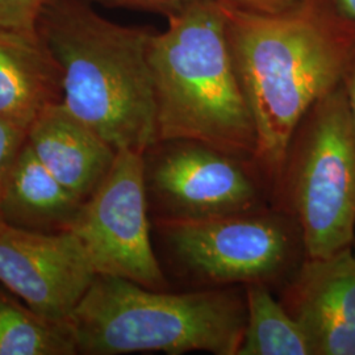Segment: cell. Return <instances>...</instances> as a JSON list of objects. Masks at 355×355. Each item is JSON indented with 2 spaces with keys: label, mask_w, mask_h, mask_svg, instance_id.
I'll use <instances>...</instances> for the list:
<instances>
[{
  "label": "cell",
  "mask_w": 355,
  "mask_h": 355,
  "mask_svg": "<svg viewBox=\"0 0 355 355\" xmlns=\"http://www.w3.org/2000/svg\"><path fill=\"white\" fill-rule=\"evenodd\" d=\"M221 7L257 130L255 162L275 187L295 129L343 82L355 51V20L338 0H297L278 12Z\"/></svg>",
  "instance_id": "obj_1"
},
{
  "label": "cell",
  "mask_w": 355,
  "mask_h": 355,
  "mask_svg": "<svg viewBox=\"0 0 355 355\" xmlns=\"http://www.w3.org/2000/svg\"><path fill=\"white\" fill-rule=\"evenodd\" d=\"M37 32L62 70L64 108L114 150L158 141L149 48L155 31L127 26L85 0H46Z\"/></svg>",
  "instance_id": "obj_2"
},
{
  "label": "cell",
  "mask_w": 355,
  "mask_h": 355,
  "mask_svg": "<svg viewBox=\"0 0 355 355\" xmlns=\"http://www.w3.org/2000/svg\"><path fill=\"white\" fill-rule=\"evenodd\" d=\"M167 20L149 48L158 141H200L255 161L257 130L221 4L190 0Z\"/></svg>",
  "instance_id": "obj_3"
},
{
  "label": "cell",
  "mask_w": 355,
  "mask_h": 355,
  "mask_svg": "<svg viewBox=\"0 0 355 355\" xmlns=\"http://www.w3.org/2000/svg\"><path fill=\"white\" fill-rule=\"evenodd\" d=\"M246 318L245 291L214 287L168 293L95 275L69 322L78 354L237 355Z\"/></svg>",
  "instance_id": "obj_4"
},
{
  "label": "cell",
  "mask_w": 355,
  "mask_h": 355,
  "mask_svg": "<svg viewBox=\"0 0 355 355\" xmlns=\"http://www.w3.org/2000/svg\"><path fill=\"white\" fill-rule=\"evenodd\" d=\"M274 189L302 230L306 257L354 246L355 123L343 82L295 129Z\"/></svg>",
  "instance_id": "obj_5"
},
{
  "label": "cell",
  "mask_w": 355,
  "mask_h": 355,
  "mask_svg": "<svg viewBox=\"0 0 355 355\" xmlns=\"http://www.w3.org/2000/svg\"><path fill=\"white\" fill-rule=\"evenodd\" d=\"M157 228L177 267L208 286H268L291 277L306 257L302 230L284 211L158 223Z\"/></svg>",
  "instance_id": "obj_6"
},
{
  "label": "cell",
  "mask_w": 355,
  "mask_h": 355,
  "mask_svg": "<svg viewBox=\"0 0 355 355\" xmlns=\"http://www.w3.org/2000/svg\"><path fill=\"white\" fill-rule=\"evenodd\" d=\"M158 223H195L266 209L257 162L195 140L157 141L144 153ZM263 174V173H262Z\"/></svg>",
  "instance_id": "obj_7"
},
{
  "label": "cell",
  "mask_w": 355,
  "mask_h": 355,
  "mask_svg": "<svg viewBox=\"0 0 355 355\" xmlns=\"http://www.w3.org/2000/svg\"><path fill=\"white\" fill-rule=\"evenodd\" d=\"M96 275L165 291L150 240L144 153L119 150L107 177L83 203L73 228Z\"/></svg>",
  "instance_id": "obj_8"
},
{
  "label": "cell",
  "mask_w": 355,
  "mask_h": 355,
  "mask_svg": "<svg viewBox=\"0 0 355 355\" xmlns=\"http://www.w3.org/2000/svg\"><path fill=\"white\" fill-rule=\"evenodd\" d=\"M95 275L74 233L33 232L0 218V286L40 313L69 320Z\"/></svg>",
  "instance_id": "obj_9"
},
{
  "label": "cell",
  "mask_w": 355,
  "mask_h": 355,
  "mask_svg": "<svg viewBox=\"0 0 355 355\" xmlns=\"http://www.w3.org/2000/svg\"><path fill=\"white\" fill-rule=\"evenodd\" d=\"M280 302L303 327L313 355H355L354 246L305 257Z\"/></svg>",
  "instance_id": "obj_10"
},
{
  "label": "cell",
  "mask_w": 355,
  "mask_h": 355,
  "mask_svg": "<svg viewBox=\"0 0 355 355\" xmlns=\"http://www.w3.org/2000/svg\"><path fill=\"white\" fill-rule=\"evenodd\" d=\"M26 142L51 175L82 202L101 186L117 154L62 103L48 107L33 119Z\"/></svg>",
  "instance_id": "obj_11"
},
{
  "label": "cell",
  "mask_w": 355,
  "mask_h": 355,
  "mask_svg": "<svg viewBox=\"0 0 355 355\" xmlns=\"http://www.w3.org/2000/svg\"><path fill=\"white\" fill-rule=\"evenodd\" d=\"M62 99L61 66L37 31L0 26V117L32 123Z\"/></svg>",
  "instance_id": "obj_12"
},
{
  "label": "cell",
  "mask_w": 355,
  "mask_h": 355,
  "mask_svg": "<svg viewBox=\"0 0 355 355\" xmlns=\"http://www.w3.org/2000/svg\"><path fill=\"white\" fill-rule=\"evenodd\" d=\"M83 203L51 175L26 140L6 180L0 218L33 232H69Z\"/></svg>",
  "instance_id": "obj_13"
},
{
  "label": "cell",
  "mask_w": 355,
  "mask_h": 355,
  "mask_svg": "<svg viewBox=\"0 0 355 355\" xmlns=\"http://www.w3.org/2000/svg\"><path fill=\"white\" fill-rule=\"evenodd\" d=\"M248 318L237 355H313L303 327L267 284L245 286Z\"/></svg>",
  "instance_id": "obj_14"
},
{
  "label": "cell",
  "mask_w": 355,
  "mask_h": 355,
  "mask_svg": "<svg viewBox=\"0 0 355 355\" xmlns=\"http://www.w3.org/2000/svg\"><path fill=\"white\" fill-rule=\"evenodd\" d=\"M69 320L48 318L0 286V355H76Z\"/></svg>",
  "instance_id": "obj_15"
},
{
  "label": "cell",
  "mask_w": 355,
  "mask_h": 355,
  "mask_svg": "<svg viewBox=\"0 0 355 355\" xmlns=\"http://www.w3.org/2000/svg\"><path fill=\"white\" fill-rule=\"evenodd\" d=\"M31 121L0 117V199L16 155L26 140Z\"/></svg>",
  "instance_id": "obj_16"
},
{
  "label": "cell",
  "mask_w": 355,
  "mask_h": 355,
  "mask_svg": "<svg viewBox=\"0 0 355 355\" xmlns=\"http://www.w3.org/2000/svg\"><path fill=\"white\" fill-rule=\"evenodd\" d=\"M46 0H0V26L37 31L40 12Z\"/></svg>",
  "instance_id": "obj_17"
},
{
  "label": "cell",
  "mask_w": 355,
  "mask_h": 355,
  "mask_svg": "<svg viewBox=\"0 0 355 355\" xmlns=\"http://www.w3.org/2000/svg\"><path fill=\"white\" fill-rule=\"evenodd\" d=\"M112 7H125L132 10H141L146 12L159 13L168 17L179 11L190 0H95Z\"/></svg>",
  "instance_id": "obj_18"
},
{
  "label": "cell",
  "mask_w": 355,
  "mask_h": 355,
  "mask_svg": "<svg viewBox=\"0 0 355 355\" xmlns=\"http://www.w3.org/2000/svg\"><path fill=\"white\" fill-rule=\"evenodd\" d=\"M220 4L239 7L255 12H278L297 0H215Z\"/></svg>",
  "instance_id": "obj_19"
},
{
  "label": "cell",
  "mask_w": 355,
  "mask_h": 355,
  "mask_svg": "<svg viewBox=\"0 0 355 355\" xmlns=\"http://www.w3.org/2000/svg\"><path fill=\"white\" fill-rule=\"evenodd\" d=\"M343 86L346 89V95H347V101L350 105V111L353 114L355 123V51L349 62V66L345 71V76L343 79Z\"/></svg>",
  "instance_id": "obj_20"
},
{
  "label": "cell",
  "mask_w": 355,
  "mask_h": 355,
  "mask_svg": "<svg viewBox=\"0 0 355 355\" xmlns=\"http://www.w3.org/2000/svg\"><path fill=\"white\" fill-rule=\"evenodd\" d=\"M343 10L355 20V0H338Z\"/></svg>",
  "instance_id": "obj_21"
},
{
  "label": "cell",
  "mask_w": 355,
  "mask_h": 355,
  "mask_svg": "<svg viewBox=\"0 0 355 355\" xmlns=\"http://www.w3.org/2000/svg\"><path fill=\"white\" fill-rule=\"evenodd\" d=\"M354 253H355V242H354Z\"/></svg>",
  "instance_id": "obj_22"
}]
</instances>
